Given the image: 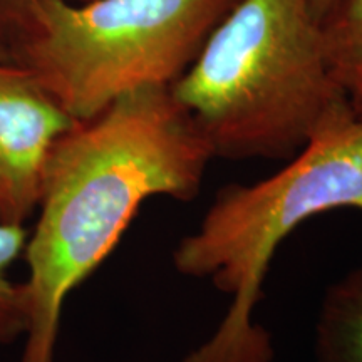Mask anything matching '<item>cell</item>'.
<instances>
[{
  "mask_svg": "<svg viewBox=\"0 0 362 362\" xmlns=\"http://www.w3.org/2000/svg\"><path fill=\"white\" fill-rule=\"evenodd\" d=\"M211 160L170 88L126 94L57 139L22 253L29 267L22 362H54L67 297L111 255L144 202L194 200Z\"/></svg>",
  "mask_w": 362,
  "mask_h": 362,
  "instance_id": "obj_1",
  "label": "cell"
},
{
  "mask_svg": "<svg viewBox=\"0 0 362 362\" xmlns=\"http://www.w3.org/2000/svg\"><path fill=\"white\" fill-rule=\"evenodd\" d=\"M344 208L362 214V117L349 99L274 175L216 189L197 228L176 243L175 270L228 297L211 336L181 362H274L270 332L255 320L272 260L298 226Z\"/></svg>",
  "mask_w": 362,
  "mask_h": 362,
  "instance_id": "obj_2",
  "label": "cell"
},
{
  "mask_svg": "<svg viewBox=\"0 0 362 362\" xmlns=\"http://www.w3.org/2000/svg\"><path fill=\"white\" fill-rule=\"evenodd\" d=\"M170 90L223 160L288 161L347 99L310 0H238Z\"/></svg>",
  "mask_w": 362,
  "mask_h": 362,
  "instance_id": "obj_3",
  "label": "cell"
},
{
  "mask_svg": "<svg viewBox=\"0 0 362 362\" xmlns=\"http://www.w3.org/2000/svg\"><path fill=\"white\" fill-rule=\"evenodd\" d=\"M238 0H35L11 61L74 121L170 88Z\"/></svg>",
  "mask_w": 362,
  "mask_h": 362,
  "instance_id": "obj_4",
  "label": "cell"
},
{
  "mask_svg": "<svg viewBox=\"0 0 362 362\" xmlns=\"http://www.w3.org/2000/svg\"><path fill=\"white\" fill-rule=\"evenodd\" d=\"M76 123L29 72L0 61V220L34 214L51 149Z\"/></svg>",
  "mask_w": 362,
  "mask_h": 362,
  "instance_id": "obj_5",
  "label": "cell"
},
{
  "mask_svg": "<svg viewBox=\"0 0 362 362\" xmlns=\"http://www.w3.org/2000/svg\"><path fill=\"white\" fill-rule=\"evenodd\" d=\"M314 362H362V264L325 288L314 329Z\"/></svg>",
  "mask_w": 362,
  "mask_h": 362,
  "instance_id": "obj_6",
  "label": "cell"
},
{
  "mask_svg": "<svg viewBox=\"0 0 362 362\" xmlns=\"http://www.w3.org/2000/svg\"><path fill=\"white\" fill-rule=\"evenodd\" d=\"M27 237L24 223L0 220V346L25 336L29 322L25 284L8 279V269L24 253Z\"/></svg>",
  "mask_w": 362,
  "mask_h": 362,
  "instance_id": "obj_7",
  "label": "cell"
},
{
  "mask_svg": "<svg viewBox=\"0 0 362 362\" xmlns=\"http://www.w3.org/2000/svg\"><path fill=\"white\" fill-rule=\"evenodd\" d=\"M320 25L336 79L362 64V0H341Z\"/></svg>",
  "mask_w": 362,
  "mask_h": 362,
  "instance_id": "obj_8",
  "label": "cell"
},
{
  "mask_svg": "<svg viewBox=\"0 0 362 362\" xmlns=\"http://www.w3.org/2000/svg\"><path fill=\"white\" fill-rule=\"evenodd\" d=\"M35 0H0V42L7 47L24 33Z\"/></svg>",
  "mask_w": 362,
  "mask_h": 362,
  "instance_id": "obj_9",
  "label": "cell"
},
{
  "mask_svg": "<svg viewBox=\"0 0 362 362\" xmlns=\"http://www.w3.org/2000/svg\"><path fill=\"white\" fill-rule=\"evenodd\" d=\"M337 81L342 86L347 99H349L352 110L357 116L362 117V64L344 72L342 76H339Z\"/></svg>",
  "mask_w": 362,
  "mask_h": 362,
  "instance_id": "obj_10",
  "label": "cell"
},
{
  "mask_svg": "<svg viewBox=\"0 0 362 362\" xmlns=\"http://www.w3.org/2000/svg\"><path fill=\"white\" fill-rule=\"evenodd\" d=\"M339 2H341V0H310L312 8H314L317 19L320 21V24H322L325 17L334 11V7H336Z\"/></svg>",
  "mask_w": 362,
  "mask_h": 362,
  "instance_id": "obj_11",
  "label": "cell"
},
{
  "mask_svg": "<svg viewBox=\"0 0 362 362\" xmlns=\"http://www.w3.org/2000/svg\"><path fill=\"white\" fill-rule=\"evenodd\" d=\"M4 59H11V56H8V51H7L6 45L0 42V61H4Z\"/></svg>",
  "mask_w": 362,
  "mask_h": 362,
  "instance_id": "obj_12",
  "label": "cell"
}]
</instances>
